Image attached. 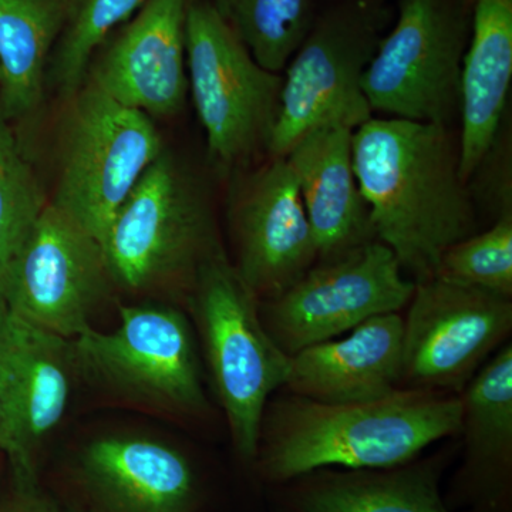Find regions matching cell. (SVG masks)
Returning a JSON list of instances; mask_svg holds the SVG:
<instances>
[{
    "mask_svg": "<svg viewBox=\"0 0 512 512\" xmlns=\"http://www.w3.org/2000/svg\"><path fill=\"white\" fill-rule=\"evenodd\" d=\"M352 158L375 237L414 284L437 276L444 252L476 234L456 127L370 117L353 131Z\"/></svg>",
    "mask_w": 512,
    "mask_h": 512,
    "instance_id": "cell-1",
    "label": "cell"
},
{
    "mask_svg": "<svg viewBox=\"0 0 512 512\" xmlns=\"http://www.w3.org/2000/svg\"><path fill=\"white\" fill-rule=\"evenodd\" d=\"M460 430V396L444 392L397 389L375 402L350 404L293 394L276 407L262 473L275 483H288L323 468L403 466Z\"/></svg>",
    "mask_w": 512,
    "mask_h": 512,
    "instance_id": "cell-2",
    "label": "cell"
},
{
    "mask_svg": "<svg viewBox=\"0 0 512 512\" xmlns=\"http://www.w3.org/2000/svg\"><path fill=\"white\" fill-rule=\"evenodd\" d=\"M393 10L375 0H316L315 16L286 64L268 156L285 157L308 131L330 121L353 130L373 117L362 90Z\"/></svg>",
    "mask_w": 512,
    "mask_h": 512,
    "instance_id": "cell-3",
    "label": "cell"
},
{
    "mask_svg": "<svg viewBox=\"0 0 512 512\" xmlns=\"http://www.w3.org/2000/svg\"><path fill=\"white\" fill-rule=\"evenodd\" d=\"M256 295L222 248L195 272L194 309L215 390L239 456L259 453L271 394L286 386L291 356L279 348L259 316Z\"/></svg>",
    "mask_w": 512,
    "mask_h": 512,
    "instance_id": "cell-4",
    "label": "cell"
},
{
    "mask_svg": "<svg viewBox=\"0 0 512 512\" xmlns=\"http://www.w3.org/2000/svg\"><path fill=\"white\" fill-rule=\"evenodd\" d=\"M188 92L222 170H242L265 154L281 107V73L264 69L204 0H190L185 26Z\"/></svg>",
    "mask_w": 512,
    "mask_h": 512,
    "instance_id": "cell-5",
    "label": "cell"
},
{
    "mask_svg": "<svg viewBox=\"0 0 512 512\" xmlns=\"http://www.w3.org/2000/svg\"><path fill=\"white\" fill-rule=\"evenodd\" d=\"M471 19L473 0H399L362 77L372 113L456 127Z\"/></svg>",
    "mask_w": 512,
    "mask_h": 512,
    "instance_id": "cell-6",
    "label": "cell"
},
{
    "mask_svg": "<svg viewBox=\"0 0 512 512\" xmlns=\"http://www.w3.org/2000/svg\"><path fill=\"white\" fill-rule=\"evenodd\" d=\"M163 153L151 117L84 83L64 123L52 204L101 245L121 204Z\"/></svg>",
    "mask_w": 512,
    "mask_h": 512,
    "instance_id": "cell-7",
    "label": "cell"
},
{
    "mask_svg": "<svg viewBox=\"0 0 512 512\" xmlns=\"http://www.w3.org/2000/svg\"><path fill=\"white\" fill-rule=\"evenodd\" d=\"M217 248L210 205L168 153L141 175L101 242L110 278L133 291L195 274Z\"/></svg>",
    "mask_w": 512,
    "mask_h": 512,
    "instance_id": "cell-8",
    "label": "cell"
},
{
    "mask_svg": "<svg viewBox=\"0 0 512 512\" xmlns=\"http://www.w3.org/2000/svg\"><path fill=\"white\" fill-rule=\"evenodd\" d=\"M413 292L414 282L392 249L373 239L316 262L295 285L269 299L264 325L279 348L292 356L367 319L399 312Z\"/></svg>",
    "mask_w": 512,
    "mask_h": 512,
    "instance_id": "cell-9",
    "label": "cell"
},
{
    "mask_svg": "<svg viewBox=\"0 0 512 512\" xmlns=\"http://www.w3.org/2000/svg\"><path fill=\"white\" fill-rule=\"evenodd\" d=\"M512 328L511 298L434 276L403 319L400 389L463 392Z\"/></svg>",
    "mask_w": 512,
    "mask_h": 512,
    "instance_id": "cell-10",
    "label": "cell"
},
{
    "mask_svg": "<svg viewBox=\"0 0 512 512\" xmlns=\"http://www.w3.org/2000/svg\"><path fill=\"white\" fill-rule=\"evenodd\" d=\"M107 276L100 242L55 204H46L10 266L3 306L73 340L92 328L90 315Z\"/></svg>",
    "mask_w": 512,
    "mask_h": 512,
    "instance_id": "cell-11",
    "label": "cell"
},
{
    "mask_svg": "<svg viewBox=\"0 0 512 512\" xmlns=\"http://www.w3.org/2000/svg\"><path fill=\"white\" fill-rule=\"evenodd\" d=\"M72 342L76 362L104 383L184 410L205 404L191 328L175 309L121 306L116 329Z\"/></svg>",
    "mask_w": 512,
    "mask_h": 512,
    "instance_id": "cell-12",
    "label": "cell"
},
{
    "mask_svg": "<svg viewBox=\"0 0 512 512\" xmlns=\"http://www.w3.org/2000/svg\"><path fill=\"white\" fill-rule=\"evenodd\" d=\"M229 217L237 244L234 266L256 298H276L318 262L315 235L286 157L268 156L239 178Z\"/></svg>",
    "mask_w": 512,
    "mask_h": 512,
    "instance_id": "cell-13",
    "label": "cell"
},
{
    "mask_svg": "<svg viewBox=\"0 0 512 512\" xmlns=\"http://www.w3.org/2000/svg\"><path fill=\"white\" fill-rule=\"evenodd\" d=\"M74 360L72 340L0 308V448L25 481L37 447L66 413Z\"/></svg>",
    "mask_w": 512,
    "mask_h": 512,
    "instance_id": "cell-14",
    "label": "cell"
},
{
    "mask_svg": "<svg viewBox=\"0 0 512 512\" xmlns=\"http://www.w3.org/2000/svg\"><path fill=\"white\" fill-rule=\"evenodd\" d=\"M188 5L190 0H146L97 50L84 83L148 117L180 113L188 93Z\"/></svg>",
    "mask_w": 512,
    "mask_h": 512,
    "instance_id": "cell-15",
    "label": "cell"
},
{
    "mask_svg": "<svg viewBox=\"0 0 512 512\" xmlns=\"http://www.w3.org/2000/svg\"><path fill=\"white\" fill-rule=\"evenodd\" d=\"M348 333L291 356L286 387L295 396L350 404L375 402L400 389L402 316H375Z\"/></svg>",
    "mask_w": 512,
    "mask_h": 512,
    "instance_id": "cell-16",
    "label": "cell"
},
{
    "mask_svg": "<svg viewBox=\"0 0 512 512\" xmlns=\"http://www.w3.org/2000/svg\"><path fill=\"white\" fill-rule=\"evenodd\" d=\"M353 131L346 124L330 121L308 131L285 156L315 235L318 261L376 239L353 170Z\"/></svg>",
    "mask_w": 512,
    "mask_h": 512,
    "instance_id": "cell-17",
    "label": "cell"
},
{
    "mask_svg": "<svg viewBox=\"0 0 512 512\" xmlns=\"http://www.w3.org/2000/svg\"><path fill=\"white\" fill-rule=\"evenodd\" d=\"M461 430L466 461L456 480L461 505L510 512L512 483V346L505 345L464 387Z\"/></svg>",
    "mask_w": 512,
    "mask_h": 512,
    "instance_id": "cell-18",
    "label": "cell"
},
{
    "mask_svg": "<svg viewBox=\"0 0 512 512\" xmlns=\"http://www.w3.org/2000/svg\"><path fill=\"white\" fill-rule=\"evenodd\" d=\"M512 79V0H473L461 74L460 174L467 184L498 143Z\"/></svg>",
    "mask_w": 512,
    "mask_h": 512,
    "instance_id": "cell-19",
    "label": "cell"
},
{
    "mask_svg": "<svg viewBox=\"0 0 512 512\" xmlns=\"http://www.w3.org/2000/svg\"><path fill=\"white\" fill-rule=\"evenodd\" d=\"M93 484L124 512H185L194 473L183 454L158 441L107 437L84 454Z\"/></svg>",
    "mask_w": 512,
    "mask_h": 512,
    "instance_id": "cell-20",
    "label": "cell"
},
{
    "mask_svg": "<svg viewBox=\"0 0 512 512\" xmlns=\"http://www.w3.org/2000/svg\"><path fill=\"white\" fill-rule=\"evenodd\" d=\"M439 464L380 470L313 471L296 478L295 512H451L440 493Z\"/></svg>",
    "mask_w": 512,
    "mask_h": 512,
    "instance_id": "cell-21",
    "label": "cell"
},
{
    "mask_svg": "<svg viewBox=\"0 0 512 512\" xmlns=\"http://www.w3.org/2000/svg\"><path fill=\"white\" fill-rule=\"evenodd\" d=\"M72 0H0V111L23 119L39 106Z\"/></svg>",
    "mask_w": 512,
    "mask_h": 512,
    "instance_id": "cell-22",
    "label": "cell"
},
{
    "mask_svg": "<svg viewBox=\"0 0 512 512\" xmlns=\"http://www.w3.org/2000/svg\"><path fill=\"white\" fill-rule=\"evenodd\" d=\"M264 69L284 73L315 16L316 0H204Z\"/></svg>",
    "mask_w": 512,
    "mask_h": 512,
    "instance_id": "cell-23",
    "label": "cell"
},
{
    "mask_svg": "<svg viewBox=\"0 0 512 512\" xmlns=\"http://www.w3.org/2000/svg\"><path fill=\"white\" fill-rule=\"evenodd\" d=\"M146 0H72L62 35L50 59L52 83L72 97L86 80L97 50L133 18Z\"/></svg>",
    "mask_w": 512,
    "mask_h": 512,
    "instance_id": "cell-24",
    "label": "cell"
},
{
    "mask_svg": "<svg viewBox=\"0 0 512 512\" xmlns=\"http://www.w3.org/2000/svg\"><path fill=\"white\" fill-rule=\"evenodd\" d=\"M45 205L35 171L0 111V308L10 266Z\"/></svg>",
    "mask_w": 512,
    "mask_h": 512,
    "instance_id": "cell-25",
    "label": "cell"
},
{
    "mask_svg": "<svg viewBox=\"0 0 512 512\" xmlns=\"http://www.w3.org/2000/svg\"><path fill=\"white\" fill-rule=\"evenodd\" d=\"M437 276L511 298L512 211L501 212L490 228L448 248Z\"/></svg>",
    "mask_w": 512,
    "mask_h": 512,
    "instance_id": "cell-26",
    "label": "cell"
},
{
    "mask_svg": "<svg viewBox=\"0 0 512 512\" xmlns=\"http://www.w3.org/2000/svg\"><path fill=\"white\" fill-rule=\"evenodd\" d=\"M8 512H57L56 508L47 500L36 497V495H26L25 498L18 501Z\"/></svg>",
    "mask_w": 512,
    "mask_h": 512,
    "instance_id": "cell-27",
    "label": "cell"
},
{
    "mask_svg": "<svg viewBox=\"0 0 512 512\" xmlns=\"http://www.w3.org/2000/svg\"><path fill=\"white\" fill-rule=\"evenodd\" d=\"M0 446H2V416H0Z\"/></svg>",
    "mask_w": 512,
    "mask_h": 512,
    "instance_id": "cell-28",
    "label": "cell"
},
{
    "mask_svg": "<svg viewBox=\"0 0 512 512\" xmlns=\"http://www.w3.org/2000/svg\"><path fill=\"white\" fill-rule=\"evenodd\" d=\"M375 2H379V3H387V0H375Z\"/></svg>",
    "mask_w": 512,
    "mask_h": 512,
    "instance_id": "cell-29",
    "label": "cell"
}]
</instances>
